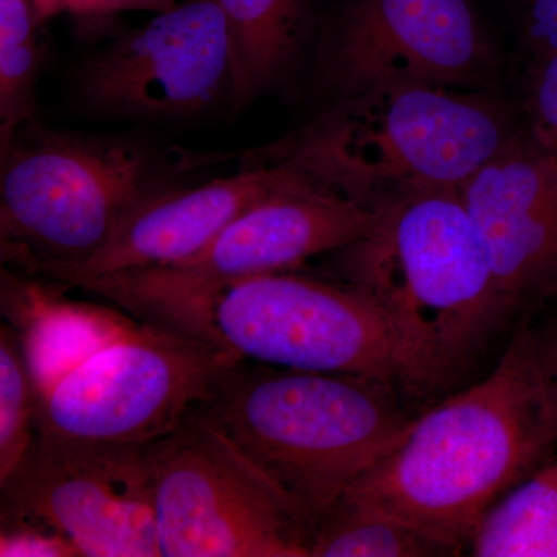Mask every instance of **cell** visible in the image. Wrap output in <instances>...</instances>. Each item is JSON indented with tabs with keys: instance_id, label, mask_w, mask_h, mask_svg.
Returning a JSON list of instances; mask_svg holds the SVG:
<instances>
[{
	"instance_id": "obj_1",
	"label": "cell",
	"mask_w": 557,
	"mask_h": 557,
	"mask_svg": "<svg viewBox=\"0 0 557 557\" xmlns=\"http://www.w3.org/2000/svg\"><path fill=\"white\" fill-rule=\"evenodd\" d=\"M372 228L339 249L348 287L379 310L406 405L431 408L482 379L519 324L498 288L460 189L376 208Z\"/></svg>"
},
{
	"instance_id": "obj_2",
	"label": "cell",
	"mask_w": 557,
	"mask_h": 557,
	"mask_svg": "<svg viewBox=\"0 0 557 557\" xmlns=\"http://www.w3.org/2000/svg\"><path fill=\"white\" fill-rule=\"evenodd\" d=\"M556 449L555 417L522 319L493 368L416 417L401 442L346 496L458 555L487 511Z\"/></svg>"
},
{
	"instance_id": "obj_3",
	"label": "cell",
	"mask_w": 557,
	"mask_h": 557,
	"mask_svg": "<svg viewBox=\"0 0 557 557\" xmlns=\"http://www.w3.org/2000/svg\"><path fill=\"white\" fill-rule=\"evenodd\" d=\"M196 410L295 502L311 534L416 420L392 381L244 358Z\"/></svg>"
},
{
	"instance_id": "obj_4",
	"label": "cell",
	"mask_w": 557,
	"mask_h": 557,
	"mask_svg": "<svg viewBox=\"0 0 557 557\" xmlns=\"http://www.w3.org/2000/svg\"><path fill=\"white\" fill-rule=\"evenodd\" d=\"M516 132L500 106L478 95L386 84L336 101L270 153L319 188L375 211L417 194L460 189Z\"/></svg>"
},
{
	"instance_id": "obj_5",
	"label": "cell",
	"mask_w": 557,
	"mask_h": 557,
	"mask_svg": "<svg viewBox=\"0 0 557 557\" xmlns=\"http://www.w3.org/2000/svg\"><path fill=\"white\" fill-rule=\"evenodd\" d=\"M0 149L2 260L30 276L89 259L160 193L149 153L129 139L33 121Z\"/></svg>"
},
{
	"instance_id": "obj_6",
	"label": "cell",
	"mask_w": 557,
	"mask_h": 557,
	"mask_svg": "<svg viewBox=\"0 0 557 557\" xmlns=\"http://www.w3.org/2000/svg\"><path fill=\"white\" fill-rule=\"evenodd\" d=\"M375 220V211L341 199L299 174L242 212L197 255L171 265L95 278L83 288L149 321L203 335L209 306L223 289L339 251L364 236Z\"/></svg>"
},
{
	"instance_id": "obj_7",
	"label": "cell",
	"mask_w": 557,
	"mask_h": 557,
	"mask_svg": "<svg viewBox=\"0 0 557 557\" xmlns=\"http://www.w3.org/2000/svg\"><path fill=\"white\" fill-rule=\"evenodd\" d=\"M145 456L161 557H310L295 502L196 408Z\"/></svg>"
},
{
	"instance_id": "obj_8",
	"label": "cell",
	"mask_w": 557,
	"mask_h": 557,
	"mask_svg": "<svg viewBox=\"0 0 557 557\" xmlns=\"http://www.w3.org/2000/svg\"><path fill=\"white\" fill-rule=\"evenodd\" d=\"M237 359L208 336L146 319L39 395L35 432L146 445L207 401Z\"/></svg>"
},
{
	"instance_id": "obj_9",
	"label": "cell",
	"mask_w": 557,
	"mask_h": 557,
	"mask_svg": "<svg viewBox=\"0 0 557 557\" xmlns=\"http://www.w3.org/2000/svg\"><path fill=\"white\" fill-rule=\"evenodd\" d=\"M203 335L260 364L394 381L386 325L347 284L292 271L245 278L212 300Z\"/></svg>"
},
{
	"instance_id": "obj_10",
	"label": "cell",
	"mask_w": 557,
	"mask_h": 557,
	"mask_svg": "<svg viewBox=\"0 0 557 557\" xmlns=\"http://www.w3.org/2000/svg\"><path fill=\"white\" fill-rule=\"evenodd\" d=\"M2 508L53 527L86 557H161L145 445L35 432L0 480Z\"/></svg>"
},
{
	"instance_id": "obj_11",
	"label": "cell",
	"mask_w": 557,
	"mask_h": 557,
	"mask_svg": "<svg viewBox=\"0 0 557 557\" xmlns=\"http://www.w3.org/2000/svg\"><path fill=\"white\" fill-rule=\"evenodd\" d=\"M317 65L341 101L386 84L478 86L494 51L471 0H348Z\"/></svg>"
},
{
	"instance_id": "obj_12",
	"label": "cell",
	"mask_w": 557,
	"mask_h": 557,
	"mask_svg": "<svg viewBox=\"0 0 557 557\" xmlns=\"http://www.w3.org/2000/svg\"><path fill=\"white\" fill-rule=\"evenodd\" d=\"M233 46L218 0H186L84 62L83 100L106 115L168 120L231 100Z\"/></svg>"
},
{
	"instance_id": "obj_13",
	"label": "cell",
	"mask_w": 557,
	"mask_h": 557,
	"mask_svg": "<svg viewBox=\"0 0 557 557\" xmlns=\"http://www.w3.org/2000/svg\"><path fill=\"white\" fill-rule=\"evenodd\" d=\"M460 194L515 317L557 299V152L516 132Z\"/></svg>"
},
{
	"instance_id": "obj_14",
	"label": "cell",
	"mask_w": 557,
	"mask_h": 557,
	"mask_svg": "<svg viewBox=\"0 0 557 557\" xmlns=\"http://www.w3.org/2000/svg\"><path fill=\"white\" fill-rule=\"evenodd\" d=\"M299 177L285 161L265 156L239 174L197 188L153 194L121 222L84 262L51 267L36 276L83 287L95 278L171 265L201 251L242 212Z\"/></svg>"
},
{
	"instance_id": "obj_15",
	"label": "cell",
	"mask_w": 557,
	"mask_h": 557,
	"mask_svg": "<svg viewBox=\"0 0 557 557\" xmlns=\"http://www.w3.org/2000/svg\"><path fill=\"white\" fill-rule=\"evenodd\" d=\"M2 310L24 339L38 397L95 351L138 327L115 311L62 299L57 288L17 276L7 267Z\"/></svg>"
},
{
	"instance_id": "obj_16",
	"label": "cell",
	"mask_w": 557,
	"mask_h": 557,
	"mask_svg": "<svg viewBox=\"0 0 557 557\" xmlns=\"http://www.w3.org/2000/svg\"><path fill=\"white\" fill-rule=\"evenodd\" d=\"M233 46L231 102L244 108L292 67L310 27L309 0H218Z\"/></svg>"
},
{
	"instance_id": "obj_17",
	"label": "cell",
	"mask_w": 557,
	"mask_h": 557,
	"mask_svg": "<svg viewBox=\"0 0 557 557\" xmlns=\"http://www.w3.org/2000/svg\"><path fill=\"white\" fill-rule=\"evenodd\" d=\"M468 548L475 557H557V456L487 511Z\"/></svg>"
},
{
	"instance_id": "obj_18",
	"label": "cell",
	"mask_w": 557,
	"mask_h": 557,
	"mask_svg": "<svg viewBox=\"0 0 557 557\" xmlns=\"http://www.w3.org/2000/svg\"><path fill=\"white\" fill-rule=\"evenodd\" d=\"M457 555L448 545L357 498H339L317 527L310 557H423Z\"/></svg>"
},
{
	"instance_id": "obj_19",
	"label": "cell",
	"mask_w": 557,
	"mask_h": 557,
	"mask_svg": "<svg viewBox=\"0 0 557 557\" xmlns=\"http://www.w3.org/2000/svg\"><path fill=\"white\" fill-rule=\"evenodd\" d=\"M40 24L30 0H0V148L35 121Z\"/></svg>"
},
{
	"instance_id": "obj_20",
	"label": "cell",
	"mask_w": 557,
	"mask_h": 557,
	"mask_svg": "<svg viewBox=\"0 0 557 557\" xmlns=\"http://www.w3.org/2000/svg\"><path fill=\"white\" fill-rule=\"evenodd\" d=\"M35 383L20 330H0V480L20 463L35 437Z\"/></svg>"
},
{
	"instance_id": "obj_21",
	"label": "cell",
	"mask_w": 557,
	"mask_h": 557,
	"mask_svg": "<svg viewBox=\"0 0 557 557\" xmlns=\"http://www.w3.org/2000/svg\"><path fill=\"white\" fill-rule=\"evenodd\" d=\"M0 556L75 557L79 556V552L53 527L2 508Z\"/></svg>"
},
{
	"instance_id": "obj_22",
	"label": "cell",
	"mask_w": 557,
	"mask_h": 557,
	"mask_svg": "<svg viewBox=\"0 0 557 557\" xmlns=\"http://www.w3.org/2000/svg\"><path fill=\"white\" fill-rule=\"evenodd\" d=\"M525 110L531 137L557 152V54L528 61Z\"/></svg>"
},
{
	"instance_id": "obj_23",
	"label": "cell",
	"mask_w": 557,
	"mask_h": 557,
	"mask_svg": "<svg viewBox=\"0 0 557 557\" xmlns=\"http://www.w3.org/2000/svg\"><path fill=\"white\" fill-rule=\"evenodd\" d=\"M528 61L557 54V0H512Z\"/></svg>"
},
{
	"instance_id": "obj_24",
	"label": "cell",
	"mask_w": 557,
	"mask_h": 557,
	"mask_svg": "<svg viewBox=\"0 0 557 557\" xmlns=\"http://www.w3.org/2000/svg\"><path fill=\"white\" fill-rule=\"evenodd\" d=\"M534 357H536L539 372L544 381L549 408L555 417L557 426V322L549 329L533 330Z\"/></svg>"
},
{
	"instance_id": "obj_25",
	"label": "cell",
	"mask_w": 557,
	"mask_h": 557,
	"mask_svg": "<svg viewBox=\"0 0 557 557\" xmlns=\"http://www.w3.org/2000/svg\"><path fill=\"white\" fill-rule=\"evenodd\" d=\"M174 5L175 0H101L98 14L124 10H150L159 13Z\"/></svg>"
},
{
	"instance_id": "obj_26",
	"label": "cell",
	"mask_w": 557,
	"mask_h": 557,
	"mask_svg": "<svg viewBox=\"0 0 557 557\" xmlns=\"http://www.w3.org/2000/svg\"><path fill=\"white\" fill-rule=\"evenodd\" d=\"M30 2L42 22L54 16V14L61 13L62 10H67L65 9V0H30Z\"/></svg>"
}]
</instances>
